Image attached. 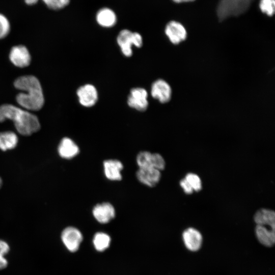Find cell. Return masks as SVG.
Wrapping results in <instances>:
<instances>
[{"mask_svg":"<svg viewBox=\"0 0 275 275\" xmlns=\"http://www.w3.org/2000/svg\"><path fill=\"white\" fill-rule=\"evenodd\" d=\"M14 86L25 92L18 94L16 97V101L21 106L31 111H38L42 107L44 98L41 84L36 77L20 76L15 79Z\"/></svg>","mask_w":275,"mask_h":275,"instance_id":"cell-1","label":"cell"},{"mask_svg":"<svg viewBox=\"0 0 275 275\" xmlns=\"http://www.w3.org/2000/svg\"><path fill=\"white\" fill-rule=\"evenodd\" d=\"M7 119L12 120L17 131L23 135H30L40 128V124L36 115L12 104L0 106V122Z\"/></svg>","mask_w":275,"mask_h":275,"instance_id":"cell-2","label":"cell"},{"mask_svg":"<svg viewBox=\"0 0 275 275\" xmlns=\"http://www.w3.org/2000/svg\"><path fill=\"white\" fill-rule=\"evenodd\" d=\"M254 0H219L216 15L219 21L229 17L238 16L246 12Z\"/></svg>","mask_w":275,"mask_h":275,"instance_id":"cell-3","label":"cell"},{"mask_svg":"<svg viewBox=\"0 0 275 275\" xmlns=\"http://www.w3.org/2000/svg\"><path fill=\"white\" fill-rule=\"evenodd\" d=\"M117 41L122 53L127 57H130L132 54V46L141 47L143 44V38L140 34L127 29L120 32Z\"/></svg>","mask_w":275,"mask_h":275,"instance_id":"cell-4","label":"cell"},{"mask_svg":"<svg viewBox=\"0 0 275 275\" xmlns=\"http://www.w3.org/2000/svg\"><path fill=\"white\" fill-rule=\"evenodd\" d=\"M80 231L75 227L69 226L65 228L61 235V240L66 248L71 252L77 251L82 240Z\"/></svg>","mask_w":275,"mask_h":275,"instance_id":"cell-5","label":"cell"},{"mask_svg":"<svg viewBox=\"0 0 275 275\" xmlns=\"http://www.w3.org/2000/svg\"><path fill=\"white\" fill-rule=\"evenodd\" d=\"M164 32L170 42L173 44H178L184 41L187 35L184 25L175 20H171L166 24Z\"/></svg>","mask_w":275,"mask_h":275,"instance_id":"cell-6","label":"cell"},{"mask_svg":"<svg viewBox=\"0 0 275 275\" xmlns=\"http://www.w3.org/2000/svg\"><path fill=\"white\" fill-rule=\"evenodd\" d=\"M148 93L142 88L131 89L128 97V105L138 111H144L148 106Z\"/></svg>","mask_w":275,"mask_h":275,"instance_id":"cell-7","label":"cell"},{"mask_svg":"<svg viewBox=\"0 0 275 275\" xmlns=\"http://www.w3.org/2000/svg\"><path fill=\"white\" fill-rule=\"evenodd\" d=\"M11 62L16 66L23 68L29 66L31 57L27 48L22 45L13 46L10 52Z\"/></svg>","mask_w":275,"mask_h":275,"instance_id":"cell-8","label":"cell"},{"mask_svg":"<svg viewBox=\"0 0 275 275\" xmlns=\"http://www.w3.org/2000/svg\"><path fill=\"white\" fill-rule=\"evenodd\" d=\"M151 96L164 103L170 101L172 96V90L169 84L165 80L159 79L154 81L151 87Z\"/></svg>","mask_w":275,"mask_h":275,"instance_id":"cell-9","label":"cell"},{"mask_svg":"<svg viewBox=\"0 0 275 275\" xmlns=\"http://www.w3.org/2000/svg\"><path fill=\"white\" fill-rule=\"evenodd\" d=\"M77 95L80 104L85 107L93 106L98 99L97 91L91 84H86L79 87L77 91Z\"/></svg>","mask_w":275,"mask_h":275,"instance_id":"cell-10","label":"cell"},{"mask_svg":"<svg viewBox=\"0 0 275 275\" xmlns=\"http://www.w3.org/2000/svg\"><path fill=\"white\" fill-rule=\"evenodd\" d=\"M92 213L94 218L99 223H108L116 215L114 207L108 202L96 204L93 208Z\"/></svg>","mask_w":275,"mask_h":275,"instance_id":"cell-11","label":"cell"},{"mask_svg":"<svg viewBox=\"0 0 275 275\" xmlns=\"http://www.w3.org/2000/svg\"><path fill=\"white\" fill-rule=\"evenodd\" d=\"M182 238L186 248L191 251H197L201 247L203 237L197 229L189 227L182 233Z\"/></svg>","mask_w":275,"mask_h":275,"instance_id":"cell-12","label":"cell"},{"mask_svg":"<svg viewBox=\"0 0 275 275\" xmlns=\"http://www.w3.org/2000/svg\"><path fill=\"white\" fill-rule=\"evenodd\" d=\"M136 175L141 183L149 187L155 186L161 178L160 171L151 168H139Z\"/></svg>","mask_w":275,"mask_h":275,"instance_id":"cell-13","label":"cell"},{"mask_svg":"<svg viewBox=\"0 0 275 275\" xmlns=\"http://www.w3.org/2000/svg\"><path fill=\"white\" fill-rule=\"evenodd\" d=\"M104 173L106 178L111 181L121 180V171L123 169L122 163L117 159H107L103 161Z\"/></svg>","mask_w":275,"mask_h":275,"instance_id":"cell-14","label":"cell"},{"mask_svg":"<svg viewBox=\"0 0 275 275\" xmlns=\"http://www.w3.org/2000/svg\"><path fill=\"white\" fill-rule=\"evenodd\" d=\"M255 232L260 243L267 247H271L274 245L275 228L266 225H256Z\"/></svg>","mask_w":275,"mask_h":275,"instance_id":"cell-15","label":"cell"},{"mask_svg":"<svg viewBox=\"0 0 275 275\" xmlns=\"http://www.w3.org/2000/svg\"><path fill=\"white\" fill-rule=\"evenodd\" d=\"M60 156L65 159H71L76 156L79 152L76 144L69 138H64L60 142L58 148Z\"/></svg>","mask_w":275,"mask_h":275,"instance_id":"cell-16","label":"cell"},{"mask_svg":"<svg viewBox=\"0 0 275 275\" xmlns=\"http://www.w3.org/2000/svg\"><path fill=\"white\" fill-rule=\"evenodd\" d=\"M97 22L104 28H111L117 23V17L115 12L111 9L104 7L100 9L96 15Z\"/></svg>","mask_w":275,"mask_h":275,"instance_id":"cell-17","label":"cell"},{"mask_svg":"<svg viewBox=\"0 0 275 275\" xmlns=\"http://www.w3.org/2000/svg\"><path fill=\"white\" fill-rule=\"evenodd\" d=\"M254 219L256 225H266L275 228V213L273 210L260 209L255 213Z\"/></svg>","mask_w":275,"mask_h":275,"instance_id":"cell-18","label":"cell"},{"mask_svg":"<svg viewBox=\"0 0 275 275\" xmlns=\"http://www.w3.org/2000/svg\"><path fill=\"white\" fill-rule=\"evenodd\" d=\"M18 142L17 135L12 131L0 132V149L5 151L15 148Z\"/></svg>","mask_w":275,"mask_h":275,"instance_id":"cell-19","label":"cell"},{"mask_svg":"<svg viewBox=\"0 0 275 275\" xmlns=\"http://www.w3.org/2000/svg\"><path fill=\"white\" fill-rule=\"evenodd\" d=\"M111 238L109 236L103 232L96 233L93 238V244L98 251H103L109 245Z\"/></svg>","mask_w":275,"mask_h":275,"instance_id":"cell-20","label":"cell"},{"mask_svg":"<svg viewBox=\"0 0 275 275\" xmlns=\"http://www.w3.org/2000/svg\"><path fill=\"white\" fill-rule=\"evenodd\" d=\"M136 160L139 168H153V155L149 151H143L139 152Z\"/></svg>","mask_w":275,"mask_h":275,"instance_id":"cell-21","label":"cell"},{"mask_svg":"<svg viewBox=\"0 0 275 275\" xmlns=\"http://www.w3.org/2000/svg\"><path fill=\"white\" fill-rule=\"evenodd\" d=\"M259 7L263 14L271 17L274 14L275 0H260Z\"/></svg>","mask_w":275,"mask_h":275,"instance_id":"cell-22","label":"cell"},{"mask_svg":"<svg viewBox=\"0 0 275 275\" xmlns=\"http://www.w3.org/2000/svg\"><path fill=\"white\" fill-rule=\"evenodd\" d=\"M46 7L52 10L58 11L67 7L70 0H41Z\"/></svg>","mask_w":275,"mask_h":275,"instance_id":"cell-23","label":"cell"},{"mask_svg":"<svg viewBox=\"0 0 275 275\" xmlns=\"http://www.w3.org/2000/svg\"><path fill=\"white\" fill-rule=\"evenodd\" d=\"M185 179L192 187L194 191H198L202 188L200 178L196 174L190 173L186 174Z\"/></svg>","mask_w":275,"mask_h":275,"instance_id":"cell-24","label":"cell"},{"mask_svg":"<svg viewBox=\"0 0 275 275\" xmlns=\"http://www.w3.org/2000/svg\"><path fill=\"white\" fill-rule=\"evenodd\" d=\"M10 24L8 18L0 13V39L5 38L10 33Z\"/></svg>","mask_w":275,"mask_h":275,"instance_id":"cell-25","label":"cell"},{"mask_svg":"<svg viewBox=\"0 0 275 275\" xmlns=\"http://www.w3.org/2000/svg\"><path fill=\"white\" fill-rule=\"evenodd\" d=\"M10 251L9 243L2 239H0V257H6Z\"/></svg>","mask_w":275,"mask_h":275,"instance_id":"cell-26","label":"cell"},{"mask_svg":"<svg viewBox=\"0 0 275 275\" xmlns=\"http://www.w3.org/2000/svg\"><path fill=\"white\" fill-rule=\"evenodd\" d=\"M180 185L181 187L183 188L184 191L187 194H191L194 190L192 187L190 186L188 182L186 180L185 178L182 179L180 182Z\"/></svg>","mask_w":275,"mask_h":275,"instance_id":"cell-27","label":"cell"},{"mask_svg":"<svg viewBox=\"0 0 275 275\" xmlns=\"http://www.w3.org/2000/svg\"><path fill=\"white\" fill-rule=\"evenodd\" d=\"M8 265V261L6 257H0V270L5 269Z\"/></svg>","mask_w":275,"mask_h":275,"instance_id":"cell-28","label":"cell"},{"mask_svg":"<svg viewBox=\"0 0 275 275\" xmlns=\"http://www.w3.org/2000/svg\"><path fill=\"white\" fill-rule=\"evenodd\" d=\"M39 0H24L25 3L29 6H33L38 3Z\"/></svg>","mask_w":275,"mask_h":275,"instance_id":"cell-29","label":"cell"},{"mask_svg":"<svg viewBox=\"0 0 275 275\" xmlns=\"http://www.w3.org/2000/svg\"><path fill=\"white\" fill-rule=\"evenodd\" d=\"M176 3H187V2H194L195 0H172Z\"/></svg>","mask_w":275,"mask_h":275,"instance_id":"cell-30","label":"cell"},{"mask_svg":"<svg viewBox=\"0 0 275 275\" xmlns=\"http://www.w3.org/2000/svg\"><path fill=\"white\" fill-rule=\"evenodd\" d=\"M2 180L1 178L0 177V188L2 186Z\"/></svg>","mask_w":275,"mask_h":275,"instance_id":"cell-31","label":"cell"}]
</instances>
